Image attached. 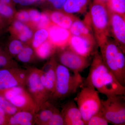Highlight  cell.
<instances>
[{
	"instance_id": "cell-1",
	"label": "cell",
	"mask_w": 125,
	"mask_h": 125,
	"mask_svg": "<svg viewBox=\"0 0 125 125\" xmlns=\"http://www.w3.org/2000/svg\"><path fill=\"white\" fill-rule=\"evenodd\" d=\"M83 85L93 87L107 97L125 94V86L118 82L106 66L98 50L94 54L89 73Z\"/></svg>"
},
{
	"instance_id": "cell-2",
	"label": "cell",
	"mask_w": 125,
	"mask_h": 125,
	"mask_svg": "<svg viewBox=\"0 0 125 125\" xmlns=\"http://www.w3.org/2000/svg\"><path fill=\"white\" fill-rule=\"evenodd\" d=\"M111 12L104 3L94 0L84 20L89 24L99 46L110 36Z\"/></svg>"
},
{
	"instance_id": "cell-3",
	"label": "cell",
	"mask_w": 125,
	"mask_h": 125,
	"mask_svg": "<svg viewBox=\"0 0 125 125\" xmlns=\"http://www.w3.org/2000/svg\"><path fill=\"white\" fill-rule=\"evenodd\" d=\"M83 81L80 73L71 74L69 69L57 63L55 89L50 100H60L71 96L83 85Z\"/></svg>"
},
{
	"instance_id": "cell-4",
	"label": "cell",
	"mask_w": 125,
	"mask_h": 125,
	"mask_svg": "<svg viewBox=\"0 0 125 125\" xmlns=\"http://www.w3.org/2000/svg\"><path fill=\"white\" fill-rule=\"evenodd\" d=\"M75 101L85 125L101 109V99L98 92L93 87L83 86L78 94Z\"/></svg>"
},
{
	"instance_id": "cell-5",
	"label": "cell",
	"mask_w": 125,
	"mask_h": 125,
	"mask_svg": "<svg viewBox=\"0 0 125 125\" xmlns=\"http://www.w3.org/2000/svg\"><path fill=\"white\" fill-rule=\"evenodd\" d=\"M100 111L109 123L115 125H125V97L116 95L101 100Z\"/></svg>"
},
{
	"instance_id": "cell-6",
	"label": "cell",
	"mask_w": 125,
	"mask_h": 125,
	"mask_svg": "<svg viewBox=\"0 0 125 125\" xmlns=\"http://www.w3.org/2000/svg\"><path fill=\"white\" fill-rule=\"evenodd\" d=\"M28 69V72L24 87L33 100L37 112L50 100L51 96L41 81L40 69L34 67Z\"/></svg>"
},
{
	"instance_id": "cell-7",
	"label": "cell",
	"mask_w": 125,
	"mask_h": 125,
	"mask_svg": "<svg viewBox=\"0 0 125 125\" xmlns=\"http://www.w3.org/2000/svg\"><path fill=\"white\" fill-rule=\"evenodd\" d=\"M1 92V95L20 111L37 112L36 105L24 86L13 87Z\"/></svg>"
},
{
	"instance_id": "cell-8",
	"label": "cell",
	"mask_w": 125,
	"mask_h": 125,
	"mask_svg": "<svg viewBox=\"0 0 125 125\" xmlns=\"http://www.w3.org/2000/svg\"><path fill=\"white\" fill-rule=\"evenodd\" d=\"M28 70L18 67L0 69V92L25 85Z\"/></svg>"
},
{
	"instance_id": "cell-9",
	"label": "cell",
	"mask_w": 125,
	"mask_h": 125,
	"mask_svg": "<svg viewBox=\"0 0 125 125\" xmlns=\"http://www.w3.org/2000/svg\"><path fill=\"white\" fill-rule=\"evenodd\" d=\"M100 54L104 63L114 75L119 83L125 86L117 67L116 57L120 48L115 41L107 39L99 45Z\"/></svg>"
},
{
	"instance_id": "cell-10",
	"label": "cell",
	"mask_w": 125,
	"mask_h": 125,
	"mask_svg": "<svg viewBox=\"0 0 125 125\" xmlns=\"http://www.w3.org/2000/svg\"><path fill=\"white\" fill-rule=\"evenodd\" d=\"M58 59L60 64L75 73H80L90 65L88 57L77 54L69 48L60 49Z\"/></svg>"
},
{
	"instance_id": "cell-11",
	"label": "cell",
	"mask_w": 125,
	"mask_h": 125,
	"mask_svg": "<svg viewBox=\"0 0 125 125\" xmlns=\"http://www.w3.org/2000/svg\"><path fill=\"white\" fill-rule=\"evenodd\" d=\"M97 44L94 37L71 35L68 47L72 51L77 54L88 57L91 55H94L97 50L96 48Z\"/></svg>"
},
{
	"instance_id": "cell-12",
	"label": "cell",
	"mask_w": 125,
	"mask_h": 125,
	"mask_svg": "<svg viewBox=\"0 0 125 125\" xmlns=\"http://www.w3.org/2000/svg\"><path fill=\"white\" fill-rule=\"evenodd\" d=\"M111 12L110 34L115 42L124 53L125 52V17L119 14Z\"/></svg>"
},
{
	"instance_id": "cell-13",
	"label": "cell",
	"mask_w": 125,
	"mask_h": 125,
	"mask_svg": "<svg viewBox=\"0 0 125 125\" xmlns=\"http://www.w3.org/2000/svg\"><path fill=\"white\" fill-rule=\"evenodd\" d=\"M57 63L55 58L52 57L49 61L45 64L42 69H40L41 81L51 97L54 93L55 89L56 67Z\"/></svg>"
},
{
	"instance_id": "cell-14",
	"label": "cell",
	"mask_w": 125,
	"mask_h": 125,
	"mask_svg": "<svg viewBox=\"0 0 125 125\" xmlns=\"http://www.w3.org/2000/svg\"><path fill=\"white\" fill-rule=\"evenodd\" d=\"M48 40L56 48L62 49L68 46L71 36L69 30L59 27L51 23L47 28Z\"/></svg>"
},
{
	"instance_id": "cell-15",
	"label": "cell",
	"mask_w": 125,
	"mask_h": 125,
	"mask_svg": "<svg viewBox=\"0 0 125 125\" xmlns=\"http://www.w3.org/2000/svg\"><path fill=\"white\" fill-rule=\"evenodd\" d=\"M52 23L59 27L69 29L74 21L78 18L73 14L68 13L63 10H48Z\"/></svg>"
},
{
	"instance_id": "cell-16",
	"label": "cell",
	"mask_w": 125,
	"mask_h": 125,
	"mask_svg": "<svg viewBox=\"0 0 125 125\" xmlns=\"http://www.w3.org/2000/svg\"><path fill=\"white\" fill-rule=\"evenodd\" d=\"M35 124V113L19 111L10 116L7 125H32Z\"/></svg>"
},
{
	"instance_id": "cell-17",
	"label": "cell",
	"mask_w": 125,
	"mask_h": 125,
	"mask_svg": "<svg viewBox=\"0 0 125 125\" xmlns=\"http://www.w3.org/2000/svg\"><path fill=\"white\" fill-rule=\"evenodd\" d=\"M56 108L49 101L45 103L35 113V124L47 125Z\"/></svg>"
},
{
	"instance_id": "cell-18",
	"label": "cell",
	"mask_w": 125,
	"mask_h": 125,
	"mask_svg": "<svg viewBox=\"0 0 125 125\" xmlns=\"http://www.w3.org/2000/svg\"><path fill=\"white\" fill-rule=\"evenodd\" d=\"M69 30L73 36L94 37L90 25L85 20H81L78 18L72 24Z\"/></svg>"
},
{
	"instance_id": "cell-19",
	"label": "cell",
	"mask_w": 125,
	"mask_h": 125,
	"mask_svg": "<svg viewBox=\"0 0 125 125\" xmlns=\"http://www.w3.org/2000/svg\"><path fill=\"white\" fill-rule=\"evenodd\" d=\"M61 112L64 118V125L69 121L82 119L80 112L73 100L68 101L63 106Z\"/></svg>"
},
{
	"instance_id": "cell-20",
	"label": "cell",
	"mask_w": 125,
	"mask_h": 125,
	"mask_svg": "<svg viewBox=\"0 0 125 125\" xmlns=\"http://www.w3.org/2000/svg\"><path fill=\"white\" fill-rule=\"evenodd\" d=\"M90 0H66L62 10L68 13H83L86 11Z\"/></svg>"
},
{
	"instance_id": "cell-21",
	"label": "cell",
	"mask_w": 125,
	"mask_h": 125,
	"mask_svg": "<svg viewBox=\"0 0 125 125\" xmlns=\"http://www.w3.org/2000/svg\"><path fill=\"white\" fill-rule=\"evenodd\" d=\"M56 49V48L48 39L34 51L37 57L42 60H45L52 56L55 54Z\"/></svg>"
},
{
	"instance_id": "cell-22",
	"label": "cell",
	"mask_w": 125,
	"mask_h": 125,
	"mask_svg": "<svg viewBox=\"0 0 125 125\" xmlns=\"http://www.w3.org/2000/svg\"><path fill=\"white\" fill-rule=\"evenodd\" d=\"M48 38V33L46 29H38L33 34L32 40V47L37 49Z\"/></svg>"
},
{
	"instance_id": "cell-23",
	"label": "cell",
	"mask_w": 125,
	"mask_h": 125,
	"mask_svg": "<svg viewBox=\"0 0 125 125\" xmlns=\"http://www.w3.org/2000/svg\"><path fill=\"white\" fill-rule=\"evenodd\" d=\"M36 54L35 51L32 47L25 46L21 52L17 55L16 57L19 61L24 63L31 62Z\"/></svg>"
},
{
	"instance_id": "cell-24",
	"label": "cell",
	"mask_w": 125,
	"mask_h": 125,
	"mask_svg": "<svg viewBox=\"0 0 125 125\" xmlns=\"http://www.w3.org/2000/svg\"><path fill=\"white\" fill-rule=\"evenodd\" d=\"M106 5L111 12L125 17V0H109Z\"/></svg>"
},
{
	"instance_id": "cell-25",
	"label": "cell",
	"mask_w": 125,
	"mask_h": 125,
	"mask_svg": "<svg viewBox=\"0 0 125 125\" xmlns=\"http://www.w3.org/2000/svg\"><path fill=\"white\" fill-rule=\"evenodd\" d=\"M18 66L17 63L9 54L0 52V69Z\"/></svg>"
},
{
	"instance_id": "cell-26",
	"label": "cell",
	"mask_w": 125,
	"mask_h": 125,
	"mask_svg": "<svg viewBox=\"0 0 125 125\" xmlns=\"http://www.w3.org/2000/svg\"><path fill=\"white\" fill-rule=\"evenodd\" d=\"M24 43L19 39L11 40L8 46L9 54L11 57H16L24 48Z\"/></svg>"
},
{
	"instance_id": "cell-27",
	"label": "cell",
	"mask_w": 125,
	"mask_h": 125,
	"mask_svg": "<svg viewBox=\"0 0 125 125\" xmlns=\"http://www.w3.org/2000/svg\"><path fill=\"white\" fill-rule=\"evenodd\" d=\"M0 107L3 109L9 116L13 115L20 111L1 94L0 95Z\"/></svg>"
},
{
	"instance_id": "cell-28",
	"label": "cell",
	"mask_w": 125,
	"mask_h": 125,
	"mask_svg": "<svg viewBox=\"0 0 125 125\" xmlns=\"http://www.w3.org/2000/svg\"><path fill=\"white\" fill-rule=\"evenodd\" d=\"M108 122L105 118L100 110L94 115L87 121L86 125H108Z\"/></svg>"
},
{
	"instance_id": "cell-29",
	"label": "cell",
	"mask_w": 125,
	"mask_h": 125,
	"mask_svg": "<svg viewBox=\"0 0 125 125\" xmlns=\"http://www.w3.org/2000/svg\"><path fill=\"white\" fill-rule=\"evenodd\" d=\"M14 15L13 6L0 2V15L6 19H10Z\"/></svg>"
},
{
	"instance_id": "cell-30",
	"label": "cell",
	"mask_w": 125,
	"mask_h": 125,
	"mask_svg": "<svg viewBox=\"0 0 125 125\" xmlns=\"http://www.w3.org/2000/svg\"><path fill=\"white\" fill-rule=\"evenodd\" d=\"M47 125H64L63 116L57 108H56Z\"/></svg>"
},
{
	"instance_id": "cell-31",
	"label": "cell",
	"mask_w": 125,
	"mask_h": 125,
	"mask_svg": "<svg viewBox=\"0 0 125 125\" xmlns=\"http://www.w3.org/2000/svg\"><path fill=\"white\" fill-rule=\"evenodd\" d=\"M52 22L50 19L48 11L42 13V16L40 21L36 25V27L38 29H47Z\"/></svg>"
},
{
	"instance_id": "cell-32",
	"label": "cell",
	"mask_w": 125,
	"mask_h": 125,
	"mask_svg": "<svg viewBox=\"0 0 125 125\" xmlns=\"http://www.w3.org/2000/svg\"><path fill=\"white\" fill-rule=\"evenodd\" d=\"M28 11L29 16L30 24L36 27L41 19L42 13L38 10L34 9H31Z\"/></svg>"
},
{
	"instance_id": "cell-33",
	"label": "cell",
	"mask_w": 125,
	"mask_h": 125,
	"mask_svg": "<svg viewBox=\"0 0 125 125\" xmlns=\"http://www.w3.org/2000/svg\"><path fill=\"white\" fill-rule=\"evenodd\" d=\"M16 20L24 23L30 24L29 14L28 10H22L18 11L15 15Z\"/></svg>"
},
{
	"instance_id": "cell-34",
	"label": "cell",
	"mask_w": 125,
	"mask_h": 125,
	"mask_svg": "<svg viewBox=\"0 0 125 125\" xmlns=\"http://www.w3.org/2000/svg\"><path fill=\"white\" fill-rule=\"evenodd\" d=\"M66 0H43L50 5L54 10H62L63 6Z\"/></svg>"
},
{
	"instance_id": "cell-35",
	"label": "cell",
	"mask_w": 125,
	"mask_h": 125,
	"mask_svg": "<svg viewBox=\"0 0 125 125\" xmlns=\"http://www.w3.org/2000/svg\"><path fill=\"white\" fill-rule=\"evenodd\" d=\"M25 24L16 20L14 21L12 24V31L17 36L18 34L20 33L22 31Z\"/></svg>"
},
{
	"instance_id": "cell-36",
	"label": "cell",
	"mask_w": 125,
	"mask_h": 125,
	"mask_svg": "<svg viewBox=\"0 0 125 125\" xmlns=\"http://www.w3.org/2000/svg\"><path fill=\"white\" fill-rule=\"evenodd\" d=\"M9 116L3 109L0 107V125H7Z\"/></svg>"
},
{
	"instance_id": "cell-37",
	"label": "cell",
	"mask_w": 125,
	"mask_h": 125,
	"mask_svg": "<svg viewBox=\"0 0 125 125\" xmlns=\"http://www.w3.org/2000/svg\"><path fill=\"white\" fill-rule=\"evenodd\" d=\"M14 4H19L23 6L32 5L36 2V0H12Z\"/></svg>"
},
{
	"instance_id": "cell-38",
	"label": "cell",
	"mask_w": 125,
	"mask_h": 125,
	"mask_svg": "<svg viewBox=\"0 0 125 125\" xmlns=\"http://www.w3.org/2000/svg\"><path fill=\"white\" fill-rule=\"evenodd\" d=\"M84 121L82 119L72 120L67 122L65 123V125H84Z\"/></svg>"
},
{
	"instance_id": "cell-39",
	"label": "cell",
	"mask_w": 125,
	"mask_h": 125,
	"mask_svg": "<svg viewBox=\"0 0 125 125\" xmlns=\"http://www.w3.org/2000/svg\"><path fill=\"white\" fill-rule=\"evenodd\" d=\"M0 2L12 6H14V3L12 1V0H0Z\"/></svg>"
},
{
	"instance_id": "cell-40",
	"label": "cell",
	"mask_w": 125,
	"mask_h": 125,
	"mask_svg": "<svg viewBox=\"0 0 125 125\" xmlns=\"http://www.w3.org/2000/svg\"><path fill=\"white\" fill-rule=\"evenodd\" d=\"M95 0L99 1V2H102V3H104V4H106L109 0Z\"/></svg>"
},
{
	"instance_id": "cell-41",
	"label": "cell",
	"mask_w": 125,
	"mask_h": 125,
	"mask_svg": "<svg viewBox=\"0 0 125 125\" xmlns=\"http://www.w3.org/2000/svg\"><path fill=\"white\" fill-rule=\"evenodd\" d=\"M43 0H36V2H41Z\"/></svg>"
}]
</instances>
